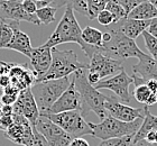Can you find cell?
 Returning <instances> with one entry per match:
<instances>
[{"label":"cell","instance_id":"obj_1","mask_svg":"<svg viewBox=\"0 0 157 146\" xmlns=\"http://www.w3.org/2000/svg\"><path fill=\"white\" fill-rule=\"evenodd\" d=\"M81 33L82 29L75 18L74 10L70 6H66L65 13L61 18L59 23L57 24L55 30L42 46L53 49L59 44L76 43L81 47L82 51L85 53V55L88 56V58H90L94 53L100 52V47H93V46L84 44L81 38Z\"/></svg>","mask_w":157,"mask_h":146},{"label":"cell","instance_id":"obj_2","mask_svg":"<svg viewBox=\"0 0 157 146\" xmlns=\"http://www.w3.org/2000/svg\"><path fill=\"white\" fill-rule=\"evenodd\" d=\"M105 30L110 33L111 38L109 42L105 43L102 45V47H100V51H101L102 54L110 56L112 58L121 60V61L130 57L139 58L145 54L138 47V45L136 44L134 39L124 35L120 30H118L116 28L113 24L105 27Z\"/></svg>","mask_w":157,"mask_h":146},{"label":"cell","instance_id":"obj_3","mask_svg":"<svg viewBox=\"0 0 157 146\" xmlns=\"http://www.w3.org/2000/svg\"><path fill=\"white\" fill-rule=\"evenodd\" d=\"M86 72L88 68L76 70L73 73L72 82L78 92L81 94L88 111H93L100 118V120H102L108 116V112L105 109L107 96L102 94L100 91L89 83L86 79Z\"/></svg>","mask_w":157,"mask_h":146},{"label":"cell","instance_id":"obj_4","mask_svg":"<svg viewBox=\"0 0 157 146\" xmlns=\"http://www.w3.org/2000/svg\"><path fill=\"white\" fill-rule=\"evenodd\" d=\"M88 68V64L82 63L78 60L76 53L72 49L59 51L56 47L52 49V63L48 71L35 82L57 80L69 77L76 70Z\"/></svg>","mask_w":157,"mask_h":146},{"label":"cell","instance_id":"obj_5","mask_svg":"<svg viewBox=\"0 0 157 146\" xmlns=\"http://www.w3.org/2000/svg\"><path fill=\"white\" fill-rule=\"evenodd\" d=\"M141 121L143 119H136L131 123H124L108 115L100 123L88 124L91 128V136L101 140H105L110 138H120L128 135H134L139 129Z\"/></svg>","mask_w":157,"mask_h":146},{"label":"cell","instance_id":"obj_6","mask_svg":"<svg viewBox=\"0 0 157 146\" xmlns=\"http://www.w3.org/2000/svg\"><path fill=\"white\" fill-rule=\"evenodd\" d=\"M70 83L71 81L69 77H66V78L57 79V80L35 82L30 87L34 99L38 107L39 115L47 112V110L52 107V105L69 88Z\"/></svg>","mask_w":157,"mask_h":146},{"label":"cell","instance_id":"obj_7","mask_svg":"<svg viewBox=\"0 0 157 146\" xmlns=\"http://www.w3.org/2000/svg\"><path fill=\"white\" fill-rule=\"evenodd\" d=\"M39 116H45L46 118H48L73 138L91 135V128L80 111H64L59 114H44Z\"/></svg>","mask_w":157,"mask_h":146},{"label":"cell","instance_id":"obj_8","mask_svg":"<svg viewBox=\"0 0 157 146\" xmlns=\"http://www.w3.org/2000/svg\"><path fill=\"white\" fill-rule=\"evenodd\" d=\"M80 111L82 115L88 114L89 111L85 107V104L82 99L81 94L78 93V90L75 89L73 82L71 81L69 88L66 89L61 97L52 105V107L49 108L46 114H59L64 111ZM44 115V114H42Z\"/></svg>","mask_w":157,"mask_h":146},{"label":"cell","instance_id":"obj_9","mask_svg":"<svg viewBox=\"0 0 157 146\" xmlns=\"http://www.w3.org/2000/svg\"><path fill=\"white\" fill-rule=\"evenodd\" d=\"M35 128L44 136L49 146H69L70 142L73 140L72 136H70L61 127L51 121L45 116L38 117L35 124Z\"/></svg>","mask_w":157,"mask_h":146},{"label":"cell","instance_id":"obj_10","mask_svg":"<svg viewBox=\"0 0 157 146\" xmlns=\"http://www.w3.org/2000/svg\"><path fill=\"white\" fill-rule=\"evenodd\" d=\"M132 83V77L127 74V72L122 69L119 73L107 79V80H101L98 85H95L97 90L100 89H107V90L112 91L113 93L120 99L121 102L124 104H129L130 102V94H129V85Z\"/></svg>","mask_w":157,"mask_h":146},{"label":"cell","instance_id":"obj_11","mask_svg":"<svg viewBox=\"0 0 157 146\" xmlns=\"http://www.w3.org/2000/svg\"><path fill=\"white\" fill-rule=\"evenodd\" d=\"M105 109L107 110L108 115L124 123H131L136 119H144L147 106H144L143 108H134L130 107L129 105H124L118 101L116 98L107 97V100L105 102Z\"/></svg>","mask_w":157,"mask_h":146},{"label":"cell","instance_id":"obj_12","mask_svg":"<svg viewBox=\"0 0 157 146\" xmlns=\"http://www.w3.org/2000/svg\"><path fill=\"white\" fill-rule=\"evenodd\" d=\"M13 124L5 130V136L9 140L23 146L33 145V127L21 115L13 114Z\"/></svg>","mask_w":157,"mask_h":146},{"label":"cell","instance_id":"obj_13","mask_svg":"<svg viewBox=\"0 0 157 146\" xmlns=\"http://www.w3.org/2000/svg\"><path fill=\"white\" fill-rule=\"evenodd\" d=\"M0 20L1 22H27L39 26L40 23L36 15L27 14L19 0H6L0 2Z\"/></svg>","mask_w":157,"mask_h":146},{"label":"cell","instance_id":"obj_14","mask_svg":"<svg viewBox=\"0 0 157 146\" xmlns=\"http://www.w3.org/2000/svg\"><path fill=\"white\" fill-rule=\"evenodd\" d=\"M89 60L90 63L88 64V71L97 73L101 80L105 77H113L124 69L121 60L112 58L100 52L94 53Z\"/></svg>","mask_w":157,"mask_h":146},{"label":"cell","instance_id":"obj_15","mask_svg":"<svg viewBox=\"0 0 157 146\" xmlns=\"http://www.w3.org/2000/svg\"><path fill=\"white\" fill-rule=\"evenodd\" d=\"M13 114L21 115L29 121L32 127H35V124L39 117V110L30 88H27L25 90L20 91L16 102L13 105Z\"/></svg>","mask_w":157,"mask_h":146},{"label":"cell","instance_id":"obj_16","mask_svg":"<svg viewBox=\"0 0 157 146\" xmlns=\"http://www.w3.org/2000/svg\"><path fill=\"white\" fill-rule=\"evenodd\" d=\"M30 65L33 69V73L36 80L42 78L46 72L48 71L51 63H52V49L39 46L36 49H33L30 53ZM35 80V81H36Z\"/></svg>","mask_w":157,"mask_h":146},{"label":"cell","instance_id":"obj_17","mask_svg":"<svg viewBox=\"0 0 157 146\" xmlns=\"http://www.w3.org/2000/svg\"><path fill=\"white\" fill-rule=\"evenodd\" d=\"M8 75L10 77L11 85L13 87H16L19 91L30 88L35 83V80H36L33 71H30L26 64L20 65L13 63Z\"/></svg>","mask_w":157,"mask_h":146},{"label":"cell","instance_id":"obj_18","mask_svg":"<svg viewBox=\"0 0 157 146\" xmlns=\"http://www.w3.org/2000/svg\"><path fill=\"white\" fill-rule=\"evenodd\" d=\"M11 23H13V37H11V41L7 45L6 49L19 52L23 55L29 57L30 53L33 51V46H32V43H30L29 36L20 30L19 23H16V22H11Z\"/></svg>","mask_w":157,"mask_h":146},{"label":"cell","instance_id":"obj_19","mask_svg":"<svg viewBox=\"0 0 157 146\" xmlns=\"http://www.w3.org/2000/svg\"><path fill=\"white\" fill-rule=\"evenodd\" d=\"M149 24H151V20H137L126 17L117 23H113V25L124 35L135 41L138 36L143 34V32H145L148 28Z\"/></svg>","mask_w":157,"mask_h":146},{"label":"cell","instance_id":"obj_20","mask_svg":"<svg viewBox=\"0 0 157 146\" xmlns=\"http://www.w3.org/2000/svg\"><path fill=\"white\" fill-rule=\"evenodd\" d=\"M132 72L144 81L154 79L157 81V60H154L147 54L138 58L137 64L132 65Z\"/></svg>","mask_w":157,"mask_h":146},{"label":"cell","instance_id":"obj_21","mask_svg":"<svg viewBox=\"0 0 157 146\" xmlns=\"http://www.w3.org/2000/svg\"><path fill=\"white\" fill-rule=\"evenodd\" d=\"M155 17H157V8L146 0L135 7L127 15V18L137 20H151Z\"/></svg>","mask_w":157,"mask_h":146},{"label":"cell","instance_id":"obj_22","mask_svg":"<svg viewBox=\"0 0 157 146\" xmlns=\"http://www.w3.org/2000/svg\"><path fill=\"white\" fill-rule=\"evenodd\" d=\"M157 130V116H154L151 111L148 110V108L145 111L144 119L141 121V125L137 133L135 134L132 143H136L138 140H145V137L148 133L151 132H156Z\"/></svg>","mask_w":157,"mask_h":146},{"label":"cell","instance_id":"obj_23","mask_svg":"<svg viewBox=\"0 0 157 146\" xmlns=\"http://www.w3.org/2000/svg\"><path fill=\"white\" fill-rule=\"evenodd\" d=\"M81 38L84 44L93 47H102L103 39H102V32L100 29L94 28L92 26H86L82 29Z\"/></svg>","mask_w":157,"mask_h":146},{"label":"cell","instance_id":"obj_24","mask_svg":"<svg viewBox=\"0 0 157 146\" xmlns=\"http://www.w3.org/2000/svg\"><path fill=\"white\" fill-rule=\"evenodd\" d=\"M63 6H70L74 11L88 16V8H86V0H54L52 7L59 9Z\"/></svg>","mask_w":157,"mask_h":146},{"label":"cell","instance_id":"obj_25","mask_svg":"<svg viewBox=\"0 0 157 146\" xmlns=\"http://www.w3.org/2000/svg\"><path fill=\"white\" fill-rule=\"evenodd\" d=\"M57 11L56 8L52 6H45L42 8H38L36 11V17L39 20V23L43 25H48L55 20V14Z\"/></svg>","mask_w":157,"mask_h":146},{"label":"cell","instance_id":"obj_26","mask_svg":"<svg viewBox=\"0 0 157 146\" xmlns=\"http://www.w3.org/2000/svg\"><path fill=\"white\" fill-rule=\"evenodd\" d=\"M13 34L11 22H0V49H6Z\"/></svg>","mask_w":157,"mask_h":146},{"label":"cell","instance_id":"obj_27","mask_svg":"<svg viewBox=\"0 0 157 146\" xmlns=\"http://www.w3.org/2000/svg\"><path fill=\"white\" fill-rule=\"evenodd\" d=\"M107 1L105 0H86V8H88V18L95 19L98 14L105 8Z\"/></svg>","mask_w":157,"mask_h":146},{"label":"cell","instance_id":"obj_28","mask_svg":"<svg viewBox=\"0 0 157 146\" xmlns=\"http://www.w3.org/2000/svg\"><path fill=\"white\" fill-rule=\"evenodd\" d=\"M132 94H134L135 99H136L139 104H143L146 106L148 99L151 98V96L153 93H151V90L148 89L146 85H136V87H135Z\"/></svg>","mask_w":157,"mask_h":146},{"label":"cell","instance_id":"obj_29","mask_svg":"<svg viewBox=\"0 0 157 146\" xmlns=\"http://www.w3.org/2000/svg\"><path fill=\"white\" fill-rule=\"evenodd\" d=\"M105 9H107L108 11H110V13L112 14V16L115 17V23H117V22H119L120 19H124V18L127 17L126 11H124V8L119 5L118 1H109V2H107Z\"/></svg>","mask_w":157,"mask_h":146},{"label":"cell","instance_id":"obj_30","mask_svg":"<svg viewBox=\"0 0 157 146\" xmlns=\"http://www.w3.org/2000/svg\"><path fill=\"white\" fill-rule=\"evenodd\" d=\"M134 135H128V136L120 137V138H110V140H101L98 146H130L132 144Z\"/></svg>","mask_w":157,"mask_h":146},{"label":"cell","instance_id":"obj_31","mask_svg":"<svg viewBox=\"0 0 157 146\" xmlns=\"http://www.w3.org/2000/svg\"><path fill=\"white\" fill-rule=\"evenodd\" d=\"M143 37L145 41V45L147 47L148 52L151 54V57H153L154 60H157V38L154 37L153 35H151L147 30L143 32Z\"/></svg>","mask_w":157,"mask_h":146},{"label":"cell","instance_id":"obj_32","mask_svg":"<svg viewBox=\"0 0 157 146\" xmlns=\"http://www.w3.org/2000/svg\"><path fill=\"white\" fill-rule=\"evenodd\" d=\"M95 19L98 20V23L100 24V25H102V26H105V27H108L115 23V17L112 16V14L110 13V11H108L107 9L101 10V11L98 14V16H97Z\"/></svg>","mask_w":157,"mask_h":146},{"label":"cell","instance_id":"obj_33","mask_svg":"<svg viewBox=\"0 0 157 146\" xmlns=\"http://www.w3.org/2000/svg\"><path fill=\"white\" fill-rule=\"evenodd\" d=\"M145 0H118V2H119V5H120L122 8H124V10L126 11V14H129L131 11V10L134 9L135 7L138 6L139 3L144 2Z\"/></svg>","mask_w":157,"mask_h":146},{"label":"cell","instance_id":"obj_34","mask_svg":"<svg viewBox=\"0 0 157 146\" xmlns=\"http://www.w3.org/2000/svg\"><path fill=\"white\" fill-rule=\"evenodd\" d=\"M33 145L32 146H49L47 140L44 138L42 134H39L35 127H33Z\"/></svg>","mask_w":157,"mask_h":146},{"label":"cell","instance_id":"obj_35","mask_svg":"<svg viewBox=\"0 0 157 146\" xmlns=\"http://www.w3.org/2000/svg\"><path fill=\"white\" fill-rule=\"evenodd\" d=\"M21 3H23L24 10H25L27 14H29V15H35V14H36L38 8H37L36 3L34 2L33 0H23Z\"/></svg>","mask_w":157,"mask_h":146},{"label":"cell","instance_id":"obj_36","mask_svg":"<svg viewBox=\"0 0 157 146\" xmlns=\"http://www.w3.org/2000/svg\"><path fill=\"white\" fill-rule=\"evenodd\" d=\"M13 124V115L11 116H2L0 118V130H7Z\"/></svg>","mask_w":157,"mask_h":146},{"label":"cell","instance_id":"obj_37","mask_svg":"<svg viewBox=\"0 0 157 146\" xmlns=\"http://www.w3.org/2000/svg\"><path fill=\"white\" fill-rule=\"evenodd\" d=\"M16 96H11V94H7V93H2L1 97H0V102L1 105H9V106H13L17 100Z\"/></svg>","mask_w":157,"mask_h":146},{"label":"cell","instance_id":"obj_38","mask_svg":"<svg viewBox=\"0 0 157 146\" xmlns=\"http://www.w3.org/2000/svg\"><path fill=\"white\" fill-rule=\"evenodd\" d=\"M69 146H90L89 142L84 140L83 137H74L71 142H70Z\"/></svg>","mask_w":157,"mask_h":146},{"label":"cell","instance_id":"obj_39","mask_svg":"<svg viewBox=\"0 0 157 146\" xmlns=\"http://www.w3.org/2000/svg\"><path fill=\"white\" fill-rule=\"evenodd\" d=\"M151 35H153L154 37L157 38V17H155L154 19L151 20V24H149V26L148 28L146 29Z\"/></svg>","mask_w":157,"mask_h":146},{"label":"cell","instance_id":"obj_40","mask_svg":"<svg viewBox=\"0 0 157 146\" xmlns=\"http://www.w3.org/2000/svg\"><path fill=\"white\" fill-rule=\"evenodd\" d=\"M145 85H147V88L151 90V93H157V81L154 79H151V80H147Z\"/></svg>","mask_w":157,"mask_h":146},{"label":"cell","instance_id":"obj_41","mask_svg":"<svg viewBox=\"0 0 157 146\" xmlns=\"http://www.w3.org/2000/svg\"><path fill=\"white\" fill-rule=\"evenodd\" d=\"M10 85H11V82H10L9 75H0V88L1 89H5Z\"/></svg>","mask_w":157,"mask_h":146},{"label":"cell","instance_id":"obj_42","mask_svg":"<svg viewBox=\"0 0 157 146\" xmlns=\"http://www.w3.org/2000/svg\"><path fill=\"white\" fill-rule=\"evenodd\" d=\"M1 111H2V116H11L13 114V107L9 105H2Z\"/></svg>","mask_w":157,"mask_h":146},{"label":"cell","instance_id":"obj_43","mask_svg":"<svg viewBox=\"0 0 157 146\" xmlns=\"http://www.w3.org/2000/svg\"><path fill=\"white\" fill-rule=\"evenodd\" d=\"M33 1L36 3L37 8H42V7L52 5V2L54 1V0H33Z\"/></svg>","mask_w":157,"mask_h":146},{"label":"cell","instance_id":"obj_44","mask_svg":"<svg viewBox=\"0 0 157 146\" xmlns=\"http://www.w3.org/2000/svg\"><path fill=\"white\" fill-rule=\"evenodd\" d=\"M155 104H157V93H153L151 96V98L148 99V101H147V104H146V106H153V105H155Z\"/></svg>","mask_w":157,"mask_h":146},{"label":"cell","instance_id":"obj_45","mask_svg":"<svg viewBox=\"0 0 157 146\" xmlns=\"http://www.w3.org/2000/svg\"><path fill=\"white\" fill-rule=\"evenodd\" d=\"M130 146H151V144H149L146 140H138L136 143H132Z\"/></svg>","mask_w":157,"mask_h":146},{"label":"cell","instance_id":"obj_46","mask_svg":"<svg viewBox=\"0 0 157 146\" xmlns=\"http://www.w3.org/2000/svg\"><path fill=\"white\" fill-rule=\"evenodd\" d=\"M146 1H148V2H151L153 6H155L157 8V0H146Z\"/></svg>","mask_w":157,"mask_h":146},{"label":"cell","instance_id":"obj_47","mask_svg":"<svg viewBox=\"0 0 157 146\" xmlns=\"http://www.w3.org/2000/svg\"><path fill=\"white\" fill-rule=\"evenodd\" d=\"M1 106H2V105H1V102H0V118L2 117V111H1Z\"/></svg>","mask_w":157,"mask_h":146},{"label":"cell","instance_id":"obj_48","mask_svg":"<svg viewBox=\"0 0 157 146\" xmlns=\"http://www.w3.org/2000/svg\"><path fill=\"white\" fill-rule=\"evenodd\" d=\"M2 1H6V0H0V2H2Z\"/></svg>","mask_w":157,"mask_h":146}]
</instances>
